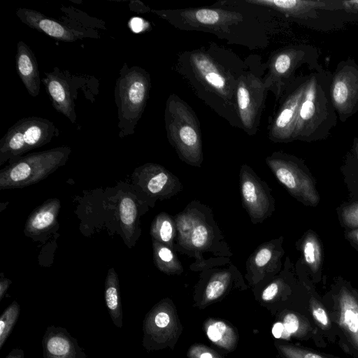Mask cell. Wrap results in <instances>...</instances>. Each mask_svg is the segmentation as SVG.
<instances>
[{
	"label": "cell",
	"instance_id": "cell-1",
	"mask_svg": "<svg viewBox=\"0 0 358 358\" xmlns=\"http://www.w3.org/2000/svg\"><path fill=\"white\" fill-rule=\"evenodd\" d=\"M176 69L200 99L232 126L241 128L236 89L245 67L238 55L210 43L182 52L176 60Z\"/></svg>",
	"mask_w": 358,
	"mask_h": 358
},
{
	"label": "cell",
	"instance_id": "cell-2",
	"mask_svg": "<svg viewBox=\"0 0 358 358\" xmlns=\"http://www.w3.org/2000/svg\"><path fill=\"white\" fill-rule=\"evenodd\" d=\"M331 73L317 66L308 74L296 122L293 141L313 142L327 138L337 123L330 94Z\"/></svg>",
	"mask_w": 358,
	"mask_h": 358
},
{
	"label": "cell",
	"instance_id": "cell-3",
	"mask_svg": "<svg viewBox=\"0 0 358 358\" xmlns=\"http://www.w3.org/2000/svg\"><path fill=\"white\" fill-rule=\"evenodd\" d=\"M177 250L194 257L204 265L203 255H222V236L210 209L200 203H191L175 217Z\"/></svg>",
	"mask_w": 358,
	"mask_h": 358
},
{
	"label": "cell",
	"instance_id": "cell-4",
	"mask_svg": "<svg viewBox=\"0 0 358 358\" xmlns=\"http://www.w3.org/2000/svg\"><path fill=\"white\" fill-rule=\"evenodd\" d=\"M164 122L168 141L179 158L189 165L201 166V132L192 108L177 94H171L166 101Z\"/></svg>",
	"mask_w": 358,
	"mask_h": 358
},
{
	"label": "cell",
	"instance_id": "cell-5",
	"mask_svg": "<svg viewBox=\"0 0 358 358\" xmlns=\"http://www.w3.org/2000/svg\"><path fill=\"white\" fill-rule=\"evenodd\" d=\"M151 87L150 73L141 66L124 63L116 80L114 95L117 109L119 136L134 134L142 117Z\"/></svg>",
	"mask_w": 358,
	"mask_h": 358
},
{
	"label": "cell",
	"instance_id": "cell-6",
	"mask_svg": "<svg viewBox=\"0 0 358 358\" xmlns=\"http://www.w3.org/2000/svg\"><path fill=\"white\" fill-rule=\"evenodd\" d=\"M152 13L180 30L199 31L224 37L233 27L243 23V15L222 8H189L151 10Z\"/></svg>",
	"mask_w": 358,
	"mask_h": 358
},
{
	"label": "cell",
	"instance_id": "cell-7",
	"mask_svg": "<svg viewBox=\"0 0 358 358\" xmlns=\"http://www.w3.org/2000/svg\"><path fill=\"white\" fill-rule=\"evenodd\" d=\"M71 151L62 146L20 157L1 170V189L22 187L43 180L66 163Z\"/></svg>",
	"mask_w": 358,
	"mask_h": 358
},
{
	"label": "cell",
	"instance_id": "cell-8",
	"mask_svg": "<svg viewBox=\"0 0 358 358\" xmlns=\"http://www.w3.org/2000/svg\"><path fill=\"white\" fill-rule=\"evenodd\" d=\"M41 79L53 108L68 118L71 123L76 120V101L79 91L94 102L98 94V80L87 75L70 73L54 67L51 72H44Z\"/></svg>",
	"mask_w": 358,
	"mask_h": 358
},
{
	"label": "cell",
	"instance_id": "cell-9",
	"mask_svg": "<svg viewBox=\"0 0 358 358\" xmlns=\"http://www.w3.org/2000/svg\"><path fill=\"white\" fill-rule=\"evenodd\" d=\"M58 135L57 127L48 119L23 117L10 127L0 140L1 164L8 159L14 162L22 154L48 143Z\"/></svg>",
	"mask_w": 358,
	"mask_h": 358
},
{
	"label": "cell",
	"instance_id": "cell-10",
	"mask_svg": "<svg viewBox=\"0 0 358 358\" xmlns=\"http://www.w3.org/2000/svg\"><path fill=\"white\" fill-rule=\"evenodd\" d=\"M317 57V50L308 45H287L271 54L266 63L268 71L263 80L276 101L297 78L296 70L305 64L315 65Z\"/></svg>",
	"mask_w": 358,
	"mask_h": 358
},
{
	"label": "cell",
	"instance_id": "cell-11",
	"mask_svg": "<svg viewBox=\"0 0 358 358\" xmlns=\"http://www.w3.org/2000/svg\"><path fill=\"white\" fill-rule=\"evenodd\" d=\"M266 162L278 181L296 200L312 207L319 203L320 197L315 180L301 159L278 151L267 157Z\"/></svg>",
	"mask_w": 358,
	"mask_h": 358
},
{
	"label": "cell",
	"instance_id": "cell-12",
	"mask_svg": "<svg viewBox=\"0 0 358 358\" xmlns=\"http://www.w3.org/2000/svg\"><path fill=\"white\" fill-rule=\"evenodd\" d=\"M268 90L263 78L245 71L238 80L236 89L237 114L241 128L248 135L258 129L265 106Z\"/></svg>",
	"mask_w": 358,
	"mask_h": 358
},
{
	"label": "cell",
	"instance_id": "cell-13",
	"mask_svg": "<svg viewBox=\"0 0 358 358\" xmlns=\"http://www.w3.org/2000/svg\"><path fill=\"white\" fill-rule=\"evenodd\" d=\"M330 94L341 122L358 111V64L354 59L348 58L338 64L331 73Z\"/></svg>",
	"mask_w": 358,
	"mask_h": 358
},
{
	"label": "cell",
	"instance_id": "cell-14",
	"mask_svg": "<svg viewBox=\"0 0 358 358\" xmlns=\"http://www.w3.org/2000/svg\"><path fill=\"white\" fill-rule=\"evenodd\" d=\"M308 75L297 77L279 100L280 106L268 126V138L274 143L293 141V134Z\"/></svg>",
	"mask_w": 358,
	"mask_h": 358
},
{
	"label": "cell",
	"instance_id": "cell-15",
	"mask_svg": "<svg viewBox=\"0 0 358 358\" xmlns=\"http://www.w3.org/2000/svg\"><path fill=\"white\" fill-rule=\"evenodd\" d=\"M16 15L22 23L41 33L64 42H74L85 38H100L98 31L82 27L65 16L59 20L26 8H19Z\"/></svg>",
	"mask_w": 358,
	"mask_h": 358
},
{
	"label": "cell",
	"instance_id": "cell-16",
	"mask_svg": "<svg viewBox=\"0 0 358 358\" xmlns=\"http://www.w3.org/2000/svg\"><path fill=\"white\" fill-rule=\"evenodd\" d=\"M240 187L243 206L252 223L262 222L271 215L275 209L271 190L247 164L241 168Z\"/></svg>",
	"mask_w": 358,
	"mask_h": 358
},
{
	"label": "cell",
	"instance_id": "cell-17",
	"mask_svg": "<svg viewBox=\"0 0 358 358\" xmlns=\"http://www.w3.org/2000/svg\"><path fill=\"white\" fill-rule=\"evenodd\" d=\"M245 3L278 11L285 16L292 18L304 20L313 17V14L317 10H336L351 8L349 1H306V0H245Z\"/></svg>",
	"mask_w": 358,
	"mask_h": 358
},
{
	"label": "cell",
	"instance_id": "cell-18",
	"mask_svg": "<svg viewBox=\"0 0 358 358\" xmlns=\"http://www.w3.org/2000/svg\"><path fill=\"white\" fill-rule=\"evenodd\" d=\"M138 170L140 186L151 197L169 199L182 189L179 179L161 165L149 163Z\"/></svg>",
	"mask_w": 358,
	"mask_h": 358
},
{
	"label": "cell",
	"instance_id": "cell-19",
	"mask_svg": "<svg viewBox=\"0 0 358 358\" xmlns=\"http://www.w3.org/2000/svg\"><path fill=\"white\" fill-rule=\"evenodd\" d=\"M283 238L273 239L261 245L248 259V277L253 283H257L267 274L277 272L281 266L284 255Z\"/></svg>",
	"mask_w": 358,
	"mask_h": 358
},
{
	"label": "cell",
	"instance_id": "cell-20",
	"mask_svg": "<svg viewBox=\"0 0 358 358\" xmlns=\"http://www.w3.org/2000/svg\"><path fill=\"white\" fill-rule=\"evenodd\" d=\"M15 64L17 73L29 95L37 96L41 89L37 60L33 50L22 41L17 44Z\"/></svg>",
	"mask_w": 358,
	"mask_h": 358
},
{
	"label": "cell",
	"instance_id": "cell-21",
	"mask_svg": "<svg viewBox=\"0 0 358 358\" xmlns=\"http://www.w3.org/2000/svg\"><path fill=\"white\" fill-rule=\"evenodd\" d=\"M338 301L340 325L358 350V301L345 287L341 289Z\"/></svg>",
	"mask_w": 358,
	"mask_h": 358
},
{
	"label": "cell",
	"instance_id": "cell-22",
	"mask_svg": "<svg viewBox=\"0 0 358 358\" xmlns=\"http://www.w3.org/2000/svg\"><path fill=\"white\" fill-rule=\"evenodd\" d=\"M171 308L161 303L150 313L146 322L147 332L159 341L169 340L176 331V324Z\"/></svg>",
	"mask_w": 358,
	"mask_h": 358
},
{
	"label": "cell",
	"instance_id": "cell-23",
	"mask_svg": "<svg viewBox=\"0 0 358 358\" xmlns=\"http://www.w3.org/2000/svg\"><path fill=\"white\" fill-rule=\"evenodd\" d=\"M60 208L58 199L48 200L33 212L25 225L29 234H37L49 229L56 221Z\"/></svg>",
	"mask_w": 358,
	"mask_h": 358
},
{
	"label": "cell",
	"instance_id": "cell-24",
	"mask_svg": "<svg viewBox=\"0 0 358 358\" xmlns=\"http://www.w3.org/2000/svg\"><path fill=\"white\" fill-rule=\"evenodd\" d=\"M46 358H77L76 347L69 335L62 331H52L43 341Z\"/></svg>",
	"mask_w": 358,
	"mask_h": 358
},
{
	"label": "cell",
	"instance_id": "cell-25",
	"mask_svg": "<svg viewBox=\"0 0 358 358\" xmlns=\"http://www.w3.org/2000/svg\"><path fill=\"white\" fill-rule=\"evenodd\" d=\"M301 250L303 259L314 275L321 273L322 266V248L320 238L315 231L308 230L302 237Z\"/></svg>",
	"mask_w": 358,
	"mask_h": 358
},
{
	"label": "cell",
	"instance_id": "cell-26",
	"mask_svg": "<svg viewBox=\"0 0 358 358\" xmlns=\"http://www.w3.org/2000/svg\"><path fill=\"white\" fill-rule=\"evenodd\" d=\"M105 301L114 324L122 326V311L117 275L113 268L108 270L105 282Z\"/></svg>",
	"mask_w": 358,
	"mask_h": 358
},
{
	"label": "cell",
	"instance_id": "cell-27",
	"mask_svg": "<svg viewBox=\"0 0 358 358\" xmlns=\"http://www.w3.org/2000/svg\"><path fill=\"white\" fill-rule=\"evenodd\" d=\"M153 257L157 267L169 274H180L183 271L181 263L172 248L153 239Z\"/></svg>",
	"mask_w": 358,
	"mask_h": 358
},
{
	"label": "cell",
	"instance_id": "cell-28",
	"mask_svg": "<svg viewBox=\"0 0 358 358\" xmlns=\"http://www.w3.org/2000/svg\"><path fill=\"white\" fill-rule=\"evenodd\" d=\"M205 329L208 338L217 345L228 350L234 348L237 336L234 329L225 322L210 320L206 323Z\"/></svg>",
	"mask_w": 358,
	"mask_h": 358
},
{
	"label": "cell",
	"instance_id": "cell-29",
	"mask_svg": "<svg viewBox=\"0 0 358 358\" xmlns=\"http://www.w3.org/2000/svg\"><path fill=\"white\" fill-rule=\"evenodd\" d=\"M150 234L154 240L173 249L177 235L175 220L166 213L159 214L152 222Z\"/></svg>",
	"mask_w": 358,
	"mask_h": 358
},
{
	"label": "cell",
	"instance_id": "cell-30",
	"mask_svg": "<svg viewBox=\"0 0 358 358\" xmlns=\"http://www.w3.org/2000/svg\"><path fill=\"white\" fill-rule=\"evenodd\" d=\"M231 278L229 271L215 273L206 287L203 302L210 303L221 297L229 287Z\"/></svg>",
	"mask_w": 358,
	"mask_h": 358
},
{
	"label": "cell",
	"instance_id": "cell-31",
	"mask_svg": "<svg viewBox=\"0 0 358 358\" xmlns=\"http://www.w3.org/2000/svg\"><path fill=\"white\" fill-rule=\"evenodd\" d=\"M119 213L123 231L125 236L129 238L134 234L137 216L134 201L128 196L123 197L119 204Z\"/></svg>",
	"mask_w": 358,
	"mask_h": 358
},
{
	"label": "cell",
	"instance_id": "cell-32",
	"mask_svg": "<svg viewBox=\"0 0 358 358\" xmlns=\"http://www.w3.org/2000/svg\"><path fill=\"white\" fill-rule=\"evenodd\" d=\"M61 10L65 17L82 27L92 29H95V28L106 29L105 22L90 17L85 13L73 7L62 6Z\"/></svg>",
	"mask_w": 358,
	"mask_h": 358
},
{
	"label": "cell",
	"instance_id": "cell-33",
	"mask_svg": "<svg viewBox=\"0 0 358 358\" xmlns=\"http://www.w3.org/2000/svg\"><path fill=\"white\" fill-rule=\"evenodd\" d=\"M20 312V306L13 301L3 313L0 317V349L3 347L15 324Z\"/></svg>",
	"mask_w": 358,
	"mask_h": 358
},
{
	"label": "cell",
	"instance_id": "cell-34",
	"mask_svg": "<svg viewBox=\"0 0 358 358\" xmlns=\"http://www.w3.org/2000/svg\"><path fill=\"white\" fill-rule=\"evenodd\" d=\"M341 224L348 229H358V201L348 203L339 210Z\"/></svg>",
	"mask_w": 358,
	"mask_h": 358
},
{
	"label": "cell",
	"instance_id": "cell-35",
	"mask_svg": "<svg viewBox=\"0 0 358 358\" xmlns=\"http://www.w3.org/2000/svg\"><path fill=\"white\" fill-rule=\"evenodd\" d=\"M278 348L285 358H327L315 352L290 345H278Z\"/></svg>",
	"mask_w": 358,
	"mask_h": 358
},
{
	"label": "cell",
	"instance_id": "cell-36",
	"mask_svg": "<svg viewBox=\"0 0 358 358\" xmlns=\"http://www.w3.org/2000/svg\"><path fill=\"white\" fill-rule=\"evenodd\" d=\"M312 314L315 320L322 326L326 327L329 324V320L327 312L315 300L311 301Z\"/></svg>",
	"mask_w": 358,
	"mask_h": 358
},
{
	"label": "cell",
	"instance_id": "cell-37",
	"mask_svg": "<svg viewBox=\"0 0 358 358\" xmlns=\"http://www.w3.org/2000/svg\"><path fill=\"white\" fill-rule=\"evenodd\" d=\"M287 335L295 334L299 329L300 322L296 315L292 313H287L282 322Z\"/></svg>",
	"mask_w": 358,
	"mask_h": 358
},
{
	"label": "cell",
	"instance_id": "cell-38",
	"mask_svg": "<svg viewBox=\"0 0 358 358\" xmlns=\"http://www.w3.org/2000/svg\"><path fill=\"white\" fill-rule=\"evenodd\" d=\"M282 282L277 280L270 283L262 292V299L264 301H270L276 297L282 287Z\"/></svg>",
	"mask_w": 358,
	"mask_h": 358
},
{
	"label": "cell",
	"instance_id": "cell-39",
	"mask_svg": "<svg viewBox=\"0 0 358 358\" xmlns=\"http://www.w3.org/2000/svg\"><path fill=\"white\" fill-rule=\"evenodd\" d=\"M189 358H220L214 351L206 346H194L188 353Z\"/></svg>",
	"mask_w": 358,
	"mask_h": 358
},
{
	"label": "cell",
	"instance_id": "cell-40",
	"mask_svg": "<svg viewBox=\"0 0 358 358\" xmlns=\"http://www.w3.org/2000/svg\"><path fill=\"white\" fill-rule=\"evenodd\" d=\"M345 237L350 245L358 251V229L345 231Z\"/></svg>",
	"mask_w": 358,
	"mask_h": 358
},
{
	"label": "cell",
	"instance_id": "cell-41",
	"mask_svg": "<svg viewBox=\"0 0 358 358\" xmlns=\"http://www.w3.org/2000/svg\"><path fill=\"white\" fill-rule=\"evenodd\" d=\"M129 27L134 32H141L144 29V21L139 17H133L129 21Z\"/></svg>",
	"mask_w": 358,
	"mask_h": 358
},
{
	"label": "cell",
	"instance_id": "cell-42",
	"mask_svg": "<svg viewBox=\"0 0 358 358\" xmlns=\"http://www.w3.org/2000/svg\"><path fill=\"white\" fill-rule=\"evenodd\" d=\"M272 334L275 338H281L284 337V335L287 336L283 324L281 322H277L275 323L272 329Z\"/></svg>",
	"mask_w": 358,
	"mask_h": 358
},
{
	"label": "cell",
	"instance_id": "cell-43",
	"mask_svg": "<svg viewBox=\"0 0 358 358\" xmlns=\"http://www.w3.org/2000/svg\"><path fill=\"white\" fill-rule=\"evenodd\" d=\"M0 281V300L4 296L11 281L6 278H3V274Z\"/></svg>",
	"mask_w": 358,
	"mask_h": 358
},
{
	"label": "cell",
	"instance_id": "cell-44",
	"mask_svg": "<svg viewBox=\"0 0 358 358\" xmlns=\"http://www.w3.org/2000/svg\"><path fill=\"white\" fill-rule=\"evenodd\" d=\"M6 358H23V351L19 349H14Z\"/></svg>",
	"mask_w": 358,
	"mask_h": 358
},
{
	"label": "cell",
	"instance_id": "cell-45",
	"mask_svg": "<svg viewBox=\"0 0 358 358\" xmlns=\"http://www.w3.org/2000/svg\"><path fill=\"white\" fill-rule=\"evenodd\" d=\"M352 152L358 161V138L355 137L352 143Z\"/></svg>",
	"mask_w": 358,
	"mask_h": 358
}]
</instances>
